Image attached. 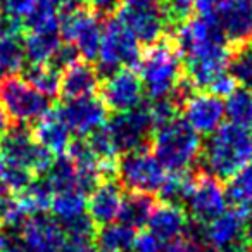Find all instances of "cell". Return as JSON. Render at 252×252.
<instances>
[{"label": "cell", "mask_w": 252, "mask_h": 252, "mask_svg": "<svg viewBox=\"0 0 252 252\" xmlns=\"http://www.w3.org/2000/svg\"><path fill=\"white\" fill-rule=\"evenodd\" d=\"M252 158V138L249 131L233 123L221 125L202 145L200 159L206 173L218 180H228L240 171Z\"/></svg>", "instance_id": "obj_1"}, {"label": "cell", "mask_w": 252, "mask_h": 252, "mask_svg": "<svg viewBox=\"0 0 252 252\" xmlns=\"http://www.w3.org/2000/svg\"><path fill=\"white\" fill-rule=\"evenodd\" d=\"M138 66L144 92L152 100L169 97L183 78L182 54L171 36L166 35L147 45L142 52Z\"/></svg>", "instance_id": "obj_2"}, {"label": "cell", "mask_w": 252, "mask_h": 252, "mask_svg": "<svg viewBox=\"0 0 252 252\" xmlns=\"http://www.w3.org/2000/svg\"><path fill=\"white\" fill-rule=\"evenodd\" d=\"M152 149L161 166L168 173L187 171L200 158L202 144L199 133L193 131L185 119L175 118L158 126L152 135Z\"/></svg>", "instance_id": "obj_3"}, {"label": "cell", "mask_w": 252, "mask_h": 252, "mask_svg": "<svg viewBox=\"0 0 252 252\" xmlns=\"http://www.w3.org/2000/svg\"><path fill=\"white\" fill-rule=\"evenodd\" d=\"M0 107L11 121L19 125L38 121L52 109L49 97L16 74H4L0 80Z\"/></svg>", "instance_id": "obj_4"}, {"label": "cell", "mask_w": 252, "mask_h": 252, "mask_svg": "<svg viewBox=\"0 0 252 252\" xmlns=\"http://www.w3.org/2000/svg\"><path fill=\"white\" fill-rule=\"evenodd\" d=\"M142 50L138 40L125 28L118 19H107L102 26L100 47H98V74L107 78L121 67L137 66Z\"/></svg>", "instance_id": "obj_5"}, {"label": "cell", "mask_w": 252, "mask_h": 252, "mask_svg": "<svg viewBox=\"0 0 252 252\" xmlns=\"http://www.w3.org/2000/svg\"><path fill=\"white\" fill-rule=\"evenodd\" d=\"M98 16L90 7L69 5L61 11L59 35L61 40L76 47L80 57L85 61H95L100 47L102 26Z\"/></svg>", "instance_id": "obj_6"}, {"label": "cell", "mask_w": 252, "mask_h": 252, "mask_svg": "<svg viewBox=\"0 0 252 252\" xmlns=\"http://www.w3.org/2000/svg\"><path fill=\"white\" fill-rule=\"evenodd\" d=\"M116 14L118 21L145 45L162 38L169 26L162 0H121Z\"/></svg>", "instance_id": "obj_7"}, {"label": "cell", "mask_w": 252, "mask_h": 252, "mask_svg": "<svg viewBox=\"0 0 252 252\" xmlns=\"http://www.w3.org/2000/svg\"><path fill=\"white\" fill-rule=\"evenodd\" d=\"M0 154L5 162L25 166L35 176L45 175L54 162V154L36 144L32 130L19 123L9 126L7 131L0 137Z\"/></svg>", "instance_id": "obj_8"}, {"label": "cell", "mask_w": 252, "mask_h": 252, "mask_svg": "<svg viewBox=\"0 0 252 252\" xmlns=\"http://www.w3.org/2000/svg\"><path fill=\"white\" fill-rule=\"evenodd\" d=\"M166 176L168 171L147 147L126 152L118 159V180L130 192H159Z\"/></svg>", "instance_id": "obj_9"}, {"label": "cell", "mask_w": 252, "mask_h": 252, "mask_svg": "<svg viewBox=\"0 0 252 252\" xmlns=\"http://www.w3.org/2000/svg\"><path fill=\"white\" fill-rule=\"evenodd\" d=\"M116 152H131L147 147L156 130V123L149 111V105H138L126 112H116L105 121Z\"/></svg>", "instance_id": "obj_10"}, {"label": "cell", "mask_w": 252, "mask_h": 252, "mask_svg": "<svg viewBox=\"0 0 252 252\" xmlns=\"http://www.w3.org/2000/svg\"><path fill=\"white\" fill-rule=\"evenodd\" d=\"M187 211L197 224H206L226 211L224 189L216 176L195 169L192 189L185 200Z\"/></svg>", "instance_id": "obj_11"}, {"label": "cell", "mask_w": 252, "mask_h": 252, "mask_svg": "<svg viewBox=\"0 0 252 252\" xmlns=\"http://www.w3.org/2000/svg\"><path fill=\"white\" fill-rule=\"evenodd\" d=\"M245 214L224 211L206 224H200L199 235L211 252H251L245 242Z\"/></svg>", "instance_id": "obj_12"}, {"label": "cell", "mask_w": 252, "mask_h": 252, "mask_svg": "<svg viewBox=\"0 0 252 252\" xmlns=\"http://www.w3.org/2000/svg\"><path fill=\"white\" fill-rule=\"evenodd\" d=\"M182 57L190 56L195 50L211 45H223L226 43L224 33L221 30L220 19L216 12H199L192 16L182 25L175 26V35H171Z\"/></svg>", "instance_id": "obj_13"}, {"label": "cell", "mask_w": 252, "mask_h": 252, "mask_svg": "<svg viewBox=\"0 0 252 252\" xmlns=\"http://www.w3.org/2000/svg\"><path fill=\"white\" fill-rule=\"evenodd\" d=\"M231 49L223 45H211L195 50L185 57L183 76L197 92H207L214 80L226 73Z\"/></svg>", "instance_id": "obj_14"}, {"label": "cell", "mask_w": 252, "mask_h": 252, "mask_svg": "<svg viewBox=\"0 0 252 252\" xmlns=\"http://www.w3.org/2000/svg\"><path fill=\"white\" fill-rule=\"evenodd\" d=\"M100 98L112 112H126L142 105L144 85L131 67H121L104 78L100 83Z\"/></svg>", "instance_id": "obj_15"}, {"label": "cell", "mask_w": 252, "mask_h": 252, "mask_svg": "<svg viewBox=\"0 0 252 252\" xmlns=\"http://www.w3.org/2000/svg\"><path fill=\"white\" fill-rule=\"evenodd\" d=\"M16 231L25 252H59L64 242L61 223L43 213L28 216Z\"/></svg>", "instance_id": "obj_16"}, {"label": "cell", "mask_w": 252, "mask_h": 252, "mask_svg": "<svg viewBox=\"0 0 252 252\" xmlns=\"http://www.w3.org/2000/svg\"><path fill=\"white\" fill-rule=\"evenodd\" d=\"M57 111L67 128L81 137L98 130L100 126L105 125L109 118V109L105 107L102 98L95 95L66 100V104L63 107H57Z\"/></svg>", "instance_id": "obj_17"}, {"label": "cell", "mask_w": 252, "mask_h": 252, "mask_svg": "<svg viewBox=\"0 0 252 252\" xmlns=\"http://www.w3.org/2000/svg\"><path fill=\"white\" fill-rule=\"evenodd\" d=\"M185 123L193 131L211 135L224 118V102L211 92H193L182 105Z\"/></svg>", "instance_id": "obj_18"}, {"label": "cell", "mask_w": 252, "mask_h": 252, "mask_svg": "<svg viewBox=\"0 0 252 252\" xmlns=\"http://www.w3.org/2000/svg\"><path fill=\"white\" fill-rule=\"evenodd\" d=\"M221 30L230 47H238L252 40V2L221 0L214 9Z\"/></svg>", "instance_id": "obj_19"}, {"label": "cell", "mask_w": 252, "mask_h": 252, "mask_svg": "<svg viewBox=\"0 0 252 252\" xmlns=\"http://www.w3.org/2000/svg\"><path fill=\"white\" fill-rule=\"evenodd\" d=\"M100 87V74L90 61H74L63 69L59 83V95L64 100L90 97Z\"/></svg>", "instance_id": "obj_20"}, {"label": "cell", "mask_w": 252, "mask_h": 252, "mask_svg": "<svg viewBox=\"0 0 252 252\" xmlns=\"http://www.w3.org/2000/svg\"><path fill=\"white\" fill-rule=\"evenodd\" d=\"M123 199H125V193H123L118 180L100 182L92 190L90 199L87 202L88 216L98 226L116 223L123 206Z\"/></svg>", "instance_id": "obj_21"}, {"label": "cell", "mask_w": 252, "mask_h": 252, "mask_svg": "<svg viewBox=\"0 0 252 252\" xmlns=\"http://www.w3.org/2000/svg\"><path fill=\"white\" fill-rule=\"evenodd\" d=\"M147 226L149 231L154 233L162 244H169L187 233L189 216H187L183 206L162 202L161 206L154 207L147 221Z\"/></svg>", "instance_id": "obj_22"}, {"label": "cell", "mask_w": 252, "mask_h": 252, "mask_svg": "<svg viewBox=\"0 0 252 252\" xmlns=\"http://www.w3.org/2000/svg\"><path fill=\"white\" fill-rule=\"evenodd\" d=\"M32 135L36 144L45 147L50 154L63 156L71 144V130L61 118L57 109H50L38 121H35Z\"/></svg>", "instance_id": "obj_23"}, {"label": "cell", "mask_w": 252, "mask_h": 252, "mask_svg": "<svg viewBox=\"0 0 252 252\" xmlns=\"http://www.w3.org/2000/svg\"><path fill=\"white\" fill-rule=\"evenodd\" d=\"M156 207V199L151 193L130 192L123 199V206L119 211V223L138 230L147 224L152 211Z\"/></svg>", "instance_id": "obj_24"}, {"label": "cell", "mask_w": 252, "mask_h": 252, "mask_svg": "<svg viewBox=\"0 0 252 252\" xmlns=\"http://www.w3.org/2000/svg\"><path fill=\"white\" fill-rule=\"evenodd\" d=\"M224 197L226 206L247 214L252 209V164H247L226 180Z\"/></svg>", "instance_id": "obj_25"}, {"label": "cell", "mask_w": 252, "mask_h": 252, "mask_svg": "<svg viewBox=\"0 0 252 252\" xmlns=\"http://www.w3.org/2000/svg\"><path fill=\"white\" fill-rule=\"evenodd\" d=\"M61 43L59 32H26L23 38L25 56L32 64L50 63Z\"/></svg>", "instance_id": "obj_26"}, {"label": "cell", "mask_w": 252, "mask_h": 252, "mask_svg": "<svg viewBox=\"0 0 252 252\" xmlns=\"http://www.w3.org/2000/svg\"><path fill=\"white\" fill-rule=\"evenodd\" d=\"M135 230L123 223H109L95 231V247L98 252H128L135 240Z\"/></svg>", "instance_id": "obj_27"}, {"label": "cell", "mask_w": 252, "mask_h": 252, "mask_svg": "<svg viewBox=\"0 0 252 252\" xmlns=\"http://www.w3.org/2000/svg\"><path fill=\"white\" fill-rule=\"evenodd\" d=\"M59 0H36L23 21V28L26 32H59Z\"/></svg>", "instance_id": "obj_28"}, {"label": "cell", "mask_w": 252, "mask_h": 252, "mask_svg": "<svg viewBox=\"0 0 252 252\" xmlns=\"http://www.w3.org/2000/svg\"><path fill=\"white\" fill-rule=\"evenodd\" d=\"M25 80L32 85L35 90L43 94L45 97L54 98L59 95V83H61V71L56 69L52 64H32L25 67Z\"/></svg>", "instance_id": "obj_29"}, {"label": "cell", "mask_w": 252, "mask_h": 252, "mask_svg": "<svg viewBox=\"0 0 252 252\" xmlns=\"http://www.w3.org/2000/svg\"><path fill=\"white\" fill-rule=\"evenodd\" d=\"M50 209L54 213V218L59 221L61 224L66 221L78 218L85 214L87 211V195L78 190H63V192H56L50 202Z\"/></svg>", "instance_id": "obj_30"}, {"label": "cell", "mask_w": 252, "mask_h": 252, "mask_svg": "<svg viewBox=\"0 0 252 252\" xmlns=\"http://www.w3.org/2000/svg\"><path fill=\"white\" fill-rule=\"evenodd\" d=\"M224 114L230 123L249 130L252 126V92L247 88H235L224 102Z\"/></svg>", "instance_id": "obj_31"}, {"label": "cell", "mask_w": 252, "mask_h": 252, "mask_svg": "<svg viewBox=\"0 0 252 252\" xmlns=\"http://www.w3.org/2000/svg\"><path fill=\"white\" fill-rule=\"evenodd\" d=\"M230 63L228 69L235 78L237 85L252 92V42L238 47H230Z\"/></svg>", "instance_id": "obj_32"}, {"label": "cell", "mask_w": 252, "mask_h": 252, "mask_svg": "<svg viewBox=\"0 0 252 252\" xmlns=\"http://www.w3.org/2000/svg\"><path fill=\"white\" fill-rule=\"evenodd\" d=\"M25 45L19 35H0V69L4 74H14L25 66Z\"/></svg>", "instance_id": "obj_33"}, {"label": "cell", "mask_w": 252, "mask_h": 252, "mask_svg": "<svg viewBox=\"0 0 252 252\" xmlns=\"http://www.w3.org/2000/svg\"><path fill=\"white\" fill-rule=\"evenodd\" d=\"M19 202H21L23 209L28 216L33 214H40L43 211L50 209V202H52L54 190L49 187L45 180H33V183L25 190V192L18 193Z\"/></svg>", "instance_id": "obj_34"}, {"label": "cell", "mask_w": 252, "mask_h": 252, "mask_svg": "<svg viewBox=\"0 0 252 252\" xmlns=\"http://www.w3.org/2000/svg\"><path fill=\"white\" fill-rule=\"evenodd\" d=\"M45 175V182L54 190V193L63 190H76V166L69 158L61 156L54 159Z\"/></svg>", "instance_id": "obj_35"}, {"label": "cell", "mask_w": 252, "mask_h": 252, "mask_svg": "<svg viewBox=\"0 0 252 252\" xmlns=\"http://www.w3.org/2000/svg\"><path fill=\"white\" fill-rule=\"evenodd\" d=\"M35 180V175L30 171L28 168L19 164H12V162H5L4 171L0 176V189L7 190L11 193H21L28 189Z\"/></svg>", "instance_id": "obj_36"}, {"label": "cell", "mask_w": 252, "mask_h": 252, "mask_svg": "<svg viewBox=\"0 0 252 252\" xmlns=\"http://www.w3.org/2000/svg\"><path fill=\"white\" fill-rule=\"evenodd\" d=\"M26 218L28 214L23 209L18 193L0 189V223L7 224L11 230H18Z\"/></svg>", "instance_id": "obj_37"}, {"label": "cell", "mask_w": 252, "mask_h": 252, "mask_svg": "<svg viewBox=\"0 0 252 252\" xmlns=\"http://www.w3.org/2000/svg\"><path fill=\"white\" fill-rule=\"evenodd\" d=\"M87 142L98 159H111V158H116V154H118L105 125L100 126L98 130L92 131V133L88 135Z\"/></svg>", "instance_id": "obj_38"}, {"label": "cell", "mask_w": 252, "mask_h": 252, "mask_svg": "<svg viewBox=\"0 0 252 252\" xmlns=\"http://www.w3.org/2000/svg\"><path fill=\"white\" fill-rule=\"evenodd\" d=\"M36 0H0V7L4 14L16 21H25L26 16L32 12Z\"/></svg>", "instance_id": "obj_39"}, {"label": "cell", "mask_w": 252, "mask_h": 252, "mask_svg": "<svg viewBox=\"0 0 252 252\" xmlns=\"http://www.w3.org/2000/svg\"><path fill=\"white\" fill-rule=\"evenodd\" d=\"M162 252H211L202 240L192 237V235H183L176 240L169 242L168 247Z\"/></svg>", "instance_id": "obj_40"}, {"label": "cell", "mask_w": 252, "mask_h": 252, "mask_svg": "<svg viewBox=\"0 0 252 252\" xmlns=\"http://www.w3.org/2000/svg\"><path fill=\"white\" fill-rule=\"evenodd\" d=\"M162 242L151 231H140L135 235L131 252H162Z\"/></svg>", "instance_id": "obj_41"}, {"label": "cell", "mask_w": 252, "mask_h": 252, "mask_svg": "<svg viewBox=\"0 0 252 252\" xmlns=\"http://www.w3.org/2000/svg\"><path fill=\"white\" fill-rule=\"evenodd\" d=\"M59 252H98L94 237H67L64 238Z\"/></svg>", "instance_id": "obj_42"}, {"label": "cell", "mask_w": 252, "mask_h": 252, "mask_svg": "<svg viewBox=\"0 0 252 252\" xmlns=\"http://www.w3.org/2000/svg\"><path fill=\"white\" fill-rule=\"evenodd\" d=\"M235 88H238L235 78L228 73H223L221 76H218L216 80L211 83L207 92H211V94L216 95V97H228L230 94H233Z\"/></svg>", "instance_id": "obj_43"}, {"label": "cell", "mask_w": 252, "mask_h": 252, "mask_svg": "<svg viewBox=\"0 0 252 252\" xmlns=\"http://www.w3.org/2000/svg\"><path fill=\"white\" fill-rule=\"evenodd\" d=\"M121 0H88V7L98 16V18H109L118 11Z\"/></svg>", "instance_id": "obj_44"}, {"label": "cell", "mask_w": 252, "mask_h": 252, "mask_svg": "<svg viewBox=\"0 0 252 252\" xmlns=\"http://www.w3.org/2000/svg\"><path fill=\"white\" fill-rule=\"evenodd\" d=\"M221 0H195V9L199 12H213Z\"/></svg>", "instance_id": "obj_45"}, {"label": "cell", "mask_w": 252, "mask_h": 252, "mask_svg": "<svg viewBox=\"0 0 252 252\" xmlns=\"http://www.w3.org/2000/svg\"><path fill=\"white\" fill-rule=\"evenodd\" d=\"M244 231H245V242H247L249 249L252 251V209L245 214V224H244Z\"/></svg>", "instance_id": "obj_46"}, {"label": "cell", "mask_w": 252, "mask_h": 252, "mask_svg": "<svg viewBox=\"0 0 252 252\" xmlns=\"http://www.w3.org/2000/svg\"><path fill=\"white\" fill-rule=\"evenodd\" d=\"M9 126H11V119L7 118V114L2 111V107H0V137L7 131Z\"/></svg>", "instance_id": "obj_47"}, {"label": "cell", "mask_w": 252, "mask_h": 252, "mask_svg": "<svg viewBox=\"0 0 252 252\" xmlns=\"http://www.w3.org/2000/svg\"><path fill=\"white\" fill-rule=\"evenodd\" d=\"M61 4H66L67 7L69 5H81V2H85V0H59Z\"/></svg>", "instance_id": "obj_48"}, {"label": "cell", "mask_w": 252, "mask_h": 252, "mask_svg": "<svg viewBox=\"0 0 252 252\" xmlns=\"http://www.w3.org/2000/svg\"><path fill=\"white\" fill-rule=\"evenodd\" d=\"M4 25H5V14H4V11H2V7H0V33L4 30Z\"/></svg>", "instance_id": "obj_49"}, {"label": "cell", "mask_w": 252, "mask_h": 252, "mask_svg": "<svg viewBox=\"0 0 252 252\" xmlns=\"http://www.w3.org/2000/svg\"><path fill=\"white\" fill-rule=\"evenodd\" d=\"M4 166H5V161H4V158H2V154H0V176H2V171H4Z\"/></svg>", "instance_id": "obj_50"}, {"label": "cell", "mask_w": 252, "mask_h": 252, "mask_svg": "<svg viewBox=\"0 0 252 252\" xmlns=\"http://www.w3.org/2000/svg\"><path fill=\"white\" fill-rule=\"evenodd\" d=\"M2 78H4V73H2V69H0V80H2Z\"/></svg>", "instance_id": "obj_51"}, {"label": "cell", "mask_w": 252, "mask_h": 252, "mask_svg": "<svg viewBox=\"0 0 252 252\" xmlns=\"http://www.w3.org/2000/svg\"><path fill=\"white\" fill-rule=\"evenodd\" d=\"M238 2H251V0H238Z\"/></svg>", "instance_id": "obj_52"}, {"label": "cell", "mask_w": 252, "mask_h": 252, "mask_svg": "<svg viewBox=\"0 0 252 252\" xmlns=\"http://www.w3.org/2000/svg\"><path fill=\"white\" fill-rule=\"evenodd\" d=\"M0 224H2V223H0Z\"/></svg>", "instance_id": "obj_53"}, {"label": "cell", "mask_w": 252, "mask_h": 252, "mask_svg": "<svg viewBox=\"0 0 252 252\" xmlns=\"http://www.w3.org/2000/svg\"><path fill=\"white\" fill-rule=\"evenodd\" d=\"M251 42H252V40H251Z\"/></svg>", "instance_id": "obj_54"}, {"label": "cell", "mask_w": 252, "mask_h": 252, "mask_svg": "<svg viewBox=\"0 0 252 252\" xmlns=\"http://www.w3.org/2000/svg\"><path fill=\"white\" fill-rule=\"evenodd\" d=\"M251 138H252V137H251Z\"/></svg>", "instance_id": "obj_55"}]
</instances>
